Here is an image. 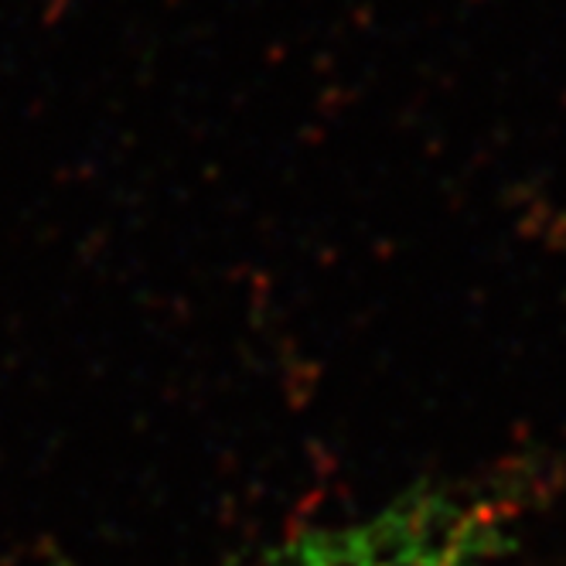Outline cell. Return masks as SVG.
Here are the masks:
<instances>
[{"mask_svg": "<svg viewBox=\"0 0 566 566\" xmlns=\"http://www.w3.org/2000/svg\"><path fill=\"white\" fill-rule=\"evenodd\" d=\"M512 518L468 489H410L373 512L314 525L239 566H509Z\"/></svg>", "mask_w": 566, "mask_h": 566, "instance_id": "obj_1", "label": "cell"}]
</instances>
